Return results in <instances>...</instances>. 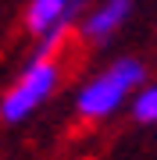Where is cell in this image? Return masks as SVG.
Listing matches in <instances>:
<instances>
[{
    "label": "cell",
    "mask_w": 157,
    "mask_h": 160,
    "mask_svg": "<svg viewBox=\"0 0 157 160\" xmlns=\"http://www.w3.org/2000/svg\"><path fill=\"white\" fill-rule=\"evenodd\" d=\"M146 82V64L139 57H118L86 78L75 92V114L82 121H107L122 107H128L132 92Z\"/></svg>",
    "instance_id": "obj_1"
},
{
    "label": "cell",
    "mask_w": 157,
    "mask_h": 160,
    "mask_svg": "<svg viewBox=\"0 0 157 160\" xmlns=\"http://www.w3.org/2000/svg\"><path fill=\"white\" fill-rule=\"evenodd\" d=\"M61 86V61L57 57H43V61H25L22 75L7 86V92L0 96V118L7 125H22L29 121L36 110H43L50 103V96Z\"/></svg>",
    "instance_id": "obj_2"
},
{
    "label": "cell",
    "mask_w": 157,
    "mask_h": 160,
    "mask_svg": "<svg viewBox=\"0 0 157 160\" xmlns=\"http://www.w3.org/2000/svg\"><path fill=\"white\" fill-rule=\"evenodd\" d=\"M136 4L139 0H93L89 4V11L79 18V36L86 43H107V39H114L118 32L125 29V22L132 18L136 11Z\"/></svg>",
    "instance_id": "obj_3"
},
{
    "label": "cell",
    "mask_w": 157,
    "mask_h": 160,
    "mask_svg": "<svg viewBox=\"0 0 157 160\" xmlns=\"http://www.w3.org/2000/svg\"><path fill=\"white\" fill-rule=\"evenodd\" d=\"M128 110L139 125H157V82H143L128 100Z\"/></svg>",
    "instance_id": "obj_4"
}]
</instances>
